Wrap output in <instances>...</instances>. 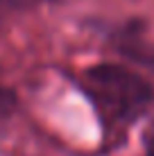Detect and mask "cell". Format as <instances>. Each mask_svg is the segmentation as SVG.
<instances>
[{
  "mask_svg": "<svg viewBox=\"0 0 154 156\" xmlns=\"http://www.w3.org/2000/svg\"><path fill=\"white\" fill-rule=\"evenodd\" d=\"M82 86L91 100L109 143L125 138L127 129L143 115L154 98L152 86L138 73L113 63H100L82 75Z\"/></svg>",
  "mask_w": 154,
  "mask_h": 156,
  "instance_id": "1",
  "label": "cell"
},
{
  "mask_svg": "<svg viewBox=\"0 0 154 156\" xmlns=\"http://www.w3.org/2000/svg\"><path fill=\"white\" fill-rule=\"evenodd\" d=\"M14 104H16L14 93L9 88H5V86H0V113H9L14 109Z\"/></svg>",
  "mask_w": 154,
  "mask_h": 156,
  "instance_id": "2",
  "label": "cell"
},
{
  "mask_svg": "<svg viewBox=\"0 0 154 156\" xmlns=\"http://www.w3.org/2000/svg\"><path fill=\"white\" fill-rule=\"evenodd\" d=\"M145 152H147V156H154V118L145 131Z\"/></svg>",
  "mask_w": 154,
  "mask_h": 156,
  "instance_id": "3",
  "label": "cell"
}]
</instances>
